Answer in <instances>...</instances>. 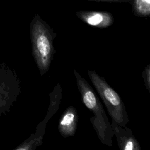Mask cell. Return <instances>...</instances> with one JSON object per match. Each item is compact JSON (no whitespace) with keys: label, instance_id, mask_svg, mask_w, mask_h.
Returning a JSON list of instances; mask_svg holds the SVG:
<instances>
[{"label":"cell","instance_id":"cell-9","mask_svg":"<svg viewBox=\"0 0 150 150\" xmlns=\"http://www.w3.org/2000/svg\"><path fill=\"white\" fill-rule=\"evenodd\" d=\"M142 77L144 79L145 86L150 92V65L148 64L142 72Z\"/></svg>","mask_w":150,"mask_h":150},{"label":"cell","instance_id":"cell-7","mask_svg":"<svg viewBox=\"0 0 150 150\" xmlns=\"http://www.w3.org/2000/svg\"><path fill=\"white\" fill-rule=\"evenodd\" d=\"M77 110L73 106H69L63 112L59 119L58 123L59 132L64 138L73 136L77 129Z\"/></svg>","mask_w":150,"mask_h":150},{"label":"cell","instance_id":"cell-3","mask_svg":"<svg viewBox=\"0 0 150 150\" xmlns=\"http://www.w3.org/2000/svg\"><path fill=\"white\" fill-rule=\"evenodd\" d=\"M87 73L112 120L125 128L129 119L124 102L119 94L107 83L104 77L100 76L94 71L88 70Z\"/></svg>","mask_w":150,"mask_h":150},{"label":"cell","instance_id":"cell-4","mask_svg":"<svg viewBox=\"0 0 150 150\" xmlns=\"http://www.w3.org/2000/svg\"><path fill=\"white\" fill-rule=\"evenodd\" d=\"M76 15L88 25L101 29L111 26L114 21L113 15L107 11L80 10Z\"/></svg>","mask_w":150,"mask_h":150},{"label":"cell","instance_id":"cell-10","mask_svg":"<svg viewBox=\"0 0 150 150\" xmlns=\"http://www.w3.org/2000/svg\"><path fill=\"white\" fill-rule=\"evenodd\" d=\"M90 1L94 2H108V3H125L130 2L131 0H87Z\"/></svg>","mask_w":150,"mask_h":150},{"label":"cell","instance_id":"cell-6","mask_svg":"<svg viewBox=\"0 0 150 150\" xmlns=\"http://www.w3.org/2000/svg\"><path fill=\"white\" fill-rule=\"evenodd\" d=\"M62 88L58 83L55 86L53 91L49 94L50 104L47 110V113L43 121L39 124L36 132L32 134L33 136L43 139L45 132V128L47 121L57 112L62 99Z\"/></svg>","mask_w":150,"mask_h":150},{"label":"cell","instance_id":"cell-2","mask_svg":"<svg viewBox=\"0 0 150 150\" xmlns=\"http://www.w3.org/2000/svg\"><path fill=\"white\" fill-rule=\"evenodd\" d=\"M73 72L81 100L93 114L90 121L101 142L109 146L112 145L114 132L100 99L88 83L75 70Z\"/></svg>","mask_w":150,"mask_h":150},{"label":"cell","instance_id":"cell-1","mask_svg":"<svg viewBox=\"0 0 150 150\" xmlns=\"http://www.w3.org/2000/svg\"><path fill=\"white\" fill-rule=\"evenodd\" d=\"M30 28L32 55L42 76L48 71L56 53L53 40L56 33L38 14L32 19Z\"/></svg>","mask_w":150,"mask_h":150},{"label":"cell","instance_id":"cell-8","mask_svg":"<svg viewBox=\"0 0 150 150\" xmlns=\"http://www.w3.org/2000/svg\"><path fill=\"white\" fill-rule=\"evenodd\" d=\"M132 12L138 17H148L150 15V0H131Z\"/></svg>","mask_w":150,"mask_h":150},{"label":"cell","instance_id":"cell-5","mask_svg":"<svg viewBox=\"0 0 150 150\" xmlns=\"http://www.w3.org/2000/svg\"><path fill=\"white\" fill-rule=\"evenodd\" d=\"M118 145L121 150H139L141 146L130 128H123L112 120L111 124Z\"/></svg>","mask_w":150,"mask_h":150}]
</instances>
